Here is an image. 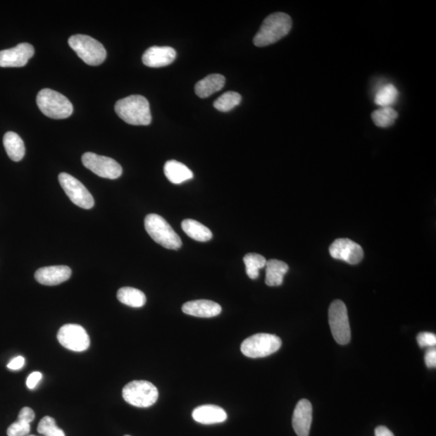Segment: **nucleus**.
Instances as JSON below:
<instances>
[{
    "instance_id": "f257e3e1",
    "label": "nucleus",
    "mask_w": 436,
    "mask_h": 436,
    "mask_svg": "<svg viewBox=\"0 0 436 436\" xmlns=\"http://www.w3.org/2000/svg\"><path fill=\"white\" fill-rule=\"evenodd\" d=\"M115 111L120 118L130 125H148L151 123L150 104L142 96L134 95L120 99L116 103Z\"/></svg>"
},
{
    "instance_id": "f03ea898",
    "label": "nucleus",
    "mask_w": 436,
    "mask_h": 436,
    "mask_svg": "<svg viewBox=\"0 0 436 436\" xmlns=\"http://www.w3.org/2000/svg\"><path fill=\"white\" fill-rule=\"evenodd\" d=\"M292 25V19L288 14L275 13L270 15L263 20L253 42L258 47L272 45L289 35Z\"/></svg>"
},
{
    "instance_id": "7ed1b4c3",
    "label": "nucleus",
    "mask_w": 436,
    "mask_h": 436,
    "mask_svg": "<svg viewBox=\"0 0 436 436\" xmlns=\"http://www.w3.org/2000/svg\"><path fill=\"white\" fill-rule=\"evenodd\" d=\"M38 108L44 115L53 119H66L73 113V104L56 91L45 88L37 96Z\"/></svg>"
},
{
    "instance_id": "20e7f679",
    "label": "nucleus",
    "mask_w": 436,
    "mask_h": 436,
    "mask_svg": "<svg viewBox=\"0 0 436 436\" xmlns=\"http://www.w3.org/2000/svg\"><path fill=\"white\" fill-rule=\"evenodd\" d=\"M145 228L154 241L167 249L178 250L182 246L180 236L163 217L149 214L145 218Z\"/></svg>"
},
{
    "instance_id": "39448f33",
    "label": "nucleus",
    "mask_w": 436,
    "mask_h": 436,
    "mask_svg": "<svg viewBox=\"0 0 436 436\" xmlns=\"http://www.w3.org/2000/svg\"><path fill=\"white\" fill-rule=\"evenodd\" d=\"M68 43L71 49L87 65H101L106 58L107 53L102 44L90 36H71Z\"/></svg>"
},
{
    "instance_id": "423d86ee",
    "label": "nucleus",
    "mask_w": 436,
    "mask_h": 436,
    "mask_svg": "<svg viewBox=\"0 0 436 436\" xmlns=\"http://www.w3.org/2000/svg\"><path fill=\"white\" fill-rule=\"evenodd\" d=\"M124 400L132 406L147 408L153 406L158 399V389L147 380H132L123 390Z\"/></svg>"
},
{
    "instance_id": "0eeeda50",
    "label": "nucleus",
    "mask_w": 436,
    "mask_h": 436,
    "mask_svg": "<svg viewBox=\"0 0 436 436\" xmlns=\"http://www.w3.org/2000/svg\"><path fill=\"white\" fill-rule=\"evenodd\" d=\"M281 345L282 341L277 335L256 334L242 342L241 351L247 357L262 358L277 352Z\"/></svg>"
},
{
    "instance_id": "6e6552de",
    "label": "nucleus",
    "mask_w": 436,
    "mask_h": 436,
    "mask_svg": "<svg viewBox=\"0 0 436 436\" xmlns=\"http://www.w3.org/2000/svg\"><path fill=\"white\" fill-rule=\"evenodd\" d=\"M329 325L333 337L339 344L351 341V329L347 306L340 300L334 301L329 308Z\"/></svg>"
},
{
    "instance_id": "1a4fd4ad",
    "label": "nucleus",
    "mask_w": 436,
    "mask_h": 436,
    "mask_svg": "<svg viewBox=\"0 0 436 436\" xmlns=\"http://www.w3.org/2000/svg\"><path fill=\"white\" fill-rule=\"evenodd\" d=\"M58 180L66 194L75 206L85 209H90L95 205V201L90 192L74 176L63 173L59 174Z\"/></svg>"
},
{
    "instance_id": "9d476101",
    "label": "nucleus",
    "mask_w": 436,
    "mask_h": 436,
    "mask_svg": "<svg viewBox=\"0 0 436 436\" xmlns=\"http://www.w3.org/2000/svg\"><path fill=\"white\" fill-rule=\"evenodd\" d=\"M82 164L99 177L116 180L123 175V168L114 159L92 152H87L82 157Z\"/></svg>"
},
{
    "instance_id": "9b49d317",
    "label": "nucleus",
    "mask_w": 436,
    "mask_h": 436,
    "mask_svg": "<svg viewBox=\"0 0 436 436\" xmlns=\"http://www.w3.org/2000/svg\"><path fill=\"white\" fill-rule=\"evenodd\" d=\"M57 339L65 349L81 352L88 349L90 346L89 335L86 330L77 324H66L58 330Z\"/></svg>"
},
{
    "instance_id": "f8f14e48",
    "label": "nucleus",
    "mask_w": 436,
    "mask_h": 436,
    "mask_svg": "<svg viewBox=\"0 0 436 436\" xmlns=\"http://www.w3.org/2000/svg\"><path fill=\"white\" fill-rule=\"evenodd\" d=\"M331 257L355 265L363 258V248L349 239H336L329 248Z\"/></svg>"
},
{
    "instance_id": "ddd939ff",
    "label": "nucleus",
    "mask_w": 436,
    "mask_h": 436,
    "mask_svg": "<svg viewBox=\"0 0 436 436\" xmlns=\"http://www.w3.org/2000/svg\"><path fill=\"white\" fill-rule=\"evenodd\" d=\"M35 48L29 43L19 45L0 51V66L1 68H22L35 55Z\"/></svg>"
},
{
    "instance_id": "4468645a",
    "label": "nucleus",
    "mask_w": 436,
    "mask_h": 436,
    "mask_svg": "<svg viewBox=\"0 0 436 436\" xmlns=\"http://www.w3.org/2000/svg\"><path fill=\"white\" fill-rule=\"evenodd\" d=\"M312 405L310 401H298L292 416V428L298 436H309L312 423Z\"/></svg>"
},
{
    "instance_id": "2eb2a0df",
    "label": "nucleus",
    "mask_w": 436,
    "mask_h": 436,
    "mask_svg": "<svg viewBox=\"0 0 436 436\" xmlns=\"http://www.w3.org/2000/svg\"><path fill=\"white\" fill-rule=\"evenodd\" d=\"M176 58L175 49L169 46H152L143 54L142 63L148 68H159L172 64Z\"/></svg>"
},
{
    "instance_id": "dca6fc26",
    "label": "nucleus",
    "mask_w": 436,
    "mask_h": 436,
    "mask_svg": "<svg viewBox=\"0 0 436 436\" xmlns=\"http://www.w3.org/2000/svg\"><path fill=\"white\" fill-rule=\"evenodd\" d=\"M71 269L63 265L41 268L35 273V279L43 285H58L68 280L71 277Z\"/></svg>"
},
{
    "instance_id": "f3484780",
    "label": "nucleus",
    "mask_w": 436,
    "mask_h": 436,
    "mask_svg": "<svg viewBox=\"0 0 436 436\" xmlns=\"http://www.w3.org/2000/svg\"><path fill=\"white\" fill-rule=\"evenodd\" d=\"M182 311L187 316L198 318H213L222 313V307L218 303L208 300H196L185 303Z\"/></svg>"
},
{
    "instance_id": "a211bd4d",
    "label": "nucleus",
    "mask_w": 436,
    "mask_h": 436,
    "mask_svg": "<svg viewBox=\"0 0 436 436\" xmlns=\"http://www.w3.org/2000/svg\"><path fill=\"white\" fill-rule=\"evenodd\" d=\"M192 416L196 422L205 425L223 423L228 418V413L223 408L214 405L198 406Z\"/></svg>"
},
{
    "instance_id": "6ab92c4d",
    "label": "nucleus",
    "mask_w": 436,
    "mask_h": 436,
    "mask_svg": "<svg viewBox=\"0 0 436 436\" xmlns=\"http://www.w3.org/2000/svg\"><path fill=\"white\" fill-rule=\"evenodd\" d=\"M164 174L170 183L174 185H180L193 178L192 170L176 160H169L165 163Z\"/></svg>"
},
{
    "instance_id": "aec40b11",
    "label": "nucleus",
    "mask_w": 436,
    "mask_h": 436,
    "mask_svg": "<svg viewBox=\"0 0 436 436\" xmlns=\"http://www.w3.org/2000/svg\"><path fill=\"white\" fill-rule=\"evenodd\" d=\"M225 84V77L220 74L209 75L199 81L195 86L197 95L201 98L211 96L215 92L222 90Z\"/></svg>"
},
{
    "instance_id": "412c9836",
    "label": "nucleus",
    "mask_w": 436,
    "mask_h": 436,
    "mask_svg": "<svg viewBox=\"0 0 436 436\" xmlns=\"http://www.w3.org/2000/svg\"><path fill=\"white\" fill-rule=\"evenodd\" d=\"M265 267H266L265 283L267 285L275 287L283 284L285 275L289 269L288 264L278 259H270Z\"/></svg>"
},
{
    "instance_id": "4be33fe9",
    "label": "nucleus",
    "mask_w": 436,
    "mask_h": 436,
    "mask_svg": "<svg viewBox=\"0 0 436 436\" xmlns=\"http://www.w3.org/2000/svg\"><path fill=\"white\" fill-rule=\"evenodd\" d=\"M4 146L8 157L15 162L23 159L25 154V147L21 137L14 132H8L4 137Z\"/></svg>"
},
{
    "instance_id": "5701e85b",
    "label": "nucleus",
    "mask_w": 436,
    "mask_h": 436,
    "mask_svg": "<svg viewBox=\"0 0 436 436\" xmlns=\"http://www.w3.org/2000/svg\"><path fill=\"white\" fill-rule=\"evenodd\" d=\"M185 234L191 239L198 242H208L213 238L211 230L196 220L186 219L181 224Z\"/></svg>"
},
{
    "instance_id": "b1692460",
    "label": "nucleus",
    "mask_w": 436,
    "mask_h": 436,
    "mask_svg": "<svg viewBox=\"0 0 436 436\" xmlns=\"http://www.w3.org/2000/svg\"><path fill=\"white\" fill-rule=\"evenodd\" d=\"M118 299L123 304L132 308H141L144 306L147 302L144 292L131 287L120 289L118 292Z\"/></svg>"
},
{
    "instance_id": "393cba45",
    "label": "nucleus",
    "mask_w": 436,
    "mask_h": 436,
    "mask_svg": "<svg viewBox=\"0 0 436 436\" xmlns=\"http://www.w3.org/2000/svg\"><path fill=\"white\" fill-rule=\"evenodd\" d=\"M399 113L392 107L380 108L372 113L373 123L380 128H388L393 125Z\"/></svg>"
},
{
    "instance_id": "a878e982",
    "label": "nucleus",
    "mask_w": 436,
    "mask_h": 436,
    "mask_svg": "<svg viewBox=\"0 0 436 436\" xmlns=\"http://www.w3.org/2000/svg\"><path fill=\"white\" fill-rule=\"evenodd\" d=\"M399 97V91L393 85L380 87L375 96L374 102L380 108L391 107Z\"/></svg>"
},
{
    "instance_id": "bb28decb",
    "label": "nucleus",
    "mask_w": 436,
    "mask_h": 436,
    "mask_svg": "<svg viewBox=\"0 0 436 436\" xmlns=\"http://www.w3.org/2000/svg\"><path fill=\"white\" fill-rule=\"evenodd\" d=\"M246 266V273L252 280L259 278V270L266 266L267 261L263 256L256 253L247 254L244 258Z\"/></svg>"
},
{
    "instance_id": "cd10ccee",
    "label": "nucleus",
    "mask_w": 436,
    "mask_h": 436,
    "mask_svg": "<svg viewBox=\"0 0 436 436\" xmlns=\"http://www.w3.org/2000/svg\"><path fill=\"white\" fill-rule=\"evenodd\" d=\"M241 101L242 96L240 94L235 92H228L215 101L213 106L220 112H230V110L238 106Z\"/></svg>"
},
{
    "instance_id": "c85d7f7f",
    "label": "nucleus",
    "mask_w": 436,
    "mask_h": 436,
    "mask_svg": "<svg viewBox=\"0 0 436 436\" xmlns=\"http://www.w3.org/2000/svg\"><path fill=\"white\" fill-rule=\"evenodd\" d=\"M37 432L45 436H66L63 430L57 426L54 419L49 416L42 419L38 424Z\"/></svg>"
},
{
    "instance_id": "c756f323",
    "label": "nucleus",
    "mask_w": 436,
    "mask_h": 436,
    "mask_svg": "<svg viewBox=\"0 0 436 436\" xmlns=\"http://www.w3.org/2000/svg\"><path fill=\"white\" fill-rule=\"evenodd\" d=\"M31 430L30 423L18 421L11 424L7 430L8 436H27Z\"/></svg>"
},
{
    "instance_id": "7c9ffc66",
    "label": "nucleus",
    "mask_w": 436,
    "mask_h": 436,
    "mask_svg": "<svg viewBox=\"0 0 436 436\" xmlns=\"http://www.w3.org/2000/svg\"><path fill=\"white\" fill-rule=\"evenodd\" d=\"M418 344L421 347H435L436 344V336L433 333L422 332L417 336Z\"/></svg>"
},
{
    "instance_id": "2f4dec72",
    "label": "nucleus",
    "mask_w": 436,
    "mask_h": 436,
    "mask_svg": "<svg viewBox=\"0 0 436 436\" xmlns=\"http://www.w3.org/2000/svg\"><path fill=\"white\" fill-rule=\"evenodd\" d=\"M35 418V413L30 407L22 408L19 413L18 421L30 423Z\"/></svg>"
},
{
    "instance_id": "473e14b6",
    "label": "nucleus",
    "mask_w": 436,
    "mask_h": 436,
    "mask_svg": "<svg viewBox=\"0 0 436 436\" xmlns=\"http://www.w3.org/2000/svg\"><path fill=\"white\" fill-rule=\"evenodd\" d=\"M425 363L429 368L436 367V349L435 347H430L426 351L424 357Z\"/></svg>"
},
{
    "instance_id": "72a5a7b5",
    "label": "nucleus",
    "mask_w": 436,
    "mask_h": 436,
    "mask_svg": "<svg viewBox=\"0 0 436 436\" xmlns=\"http://www.w3.org/2000/svg\"><path fill=\"white\" fill-rule=\"evenodd\" d=\"M42 378V374L39 372H35L31 373L29 378H27L26 382L27 388L30 390L35 389L37 384L39 383Z\"/></svg>"
},
{
    "instance_id": "f704fd0d",
    "label": "nucleus",
    "mask_w": 436,
    "mask_h": 436,
    "mask_svg": "<svg viewBox=\"0 0 436 436\" xmlns=\"http://www.w3.org/2000/svg\"><path fill=\"white\" fill-rule=\"evenodd\" d=\"M25 363V358L20 356L11 361V362L8 364V368L9 369H12V370H19V369L24 367Z\"/></svg>"
},
{
    "instance_id": "c9c22d12",
    "label": "nucleus",
    "mask_w": 436,
    "mask_h": 436,
    "mask_svg": "<svg viewBox=\"0 0 436 436\" xmlns=\"http://www.w3.org/2000/svg\"><path fill=\"white\" fill-rule=\"evenodd\" d=\"M375 436H394V435L387 428L379 426L375 430Z\"/></svg>"
},
{
    "instance_id": "e433bc0d",
    "label": "nucleus",
    "mask_w": 436,
    "mask_h": 436,
    "mask_svg": "<svg viewBox=\"0 0 436 436\" xmlns=\"http://www.w3.org/2000/svg\"><path fill=\"white\" fill-rule=\"evenodd\" d=\"M27 436H36L35 435H27Z\"/></svg>"
},
{
    "instance_id": "4c0bfd02",
    "label": "nucleus",
    "mask_w": 436,
    "mask_h": 436,
    "mask_svg": "<svg viewBox=\"0 0 436 436\" xmlns=\"http://www.w3.org/2000/svg\"><path fill=\"white\" fill-rule=\"evenodd\" d=\"M125 436H130V435H125Z\"/></svg>"
}]
</instances>
